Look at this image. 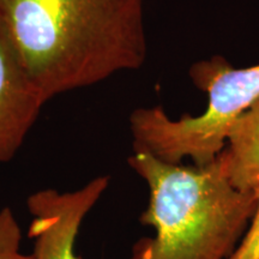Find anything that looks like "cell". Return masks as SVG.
I'll list each match as a JSON object with an SVG mask.
<instances>
[{"label": "cell", "instance_id": "1", "mask_svg": "<svg viewBox=\"0 0 259 259\" xmlns=\"http://www.w3.org/2000/svg\"><path fill=\"white\" fill-rule=\"evenodd\" d=\"M0 16L47 101L147 61L144 0H0Z\"/></svg>", "mask_w": 259, "mask_h": 259}, {"label": "cell", "instance_id": "2", "mask_svg": "<svg viewBox=\"0 0 259 259\" xmlns=\"http://www.w3.org/2000/svg\"><path fill=\"white\" fill-rule=\"evenodd\" d=\"M128 166L145 180L149 204L141 223L155 229L128 259H228L255 211L258 190L233 185L222 154L205 166L169 163L134 150Z\"/></svg>", "mask_w": 259, "mask_h": 259}, {"label": "cell", "instance_id": "3", "mask_svg": "<svg viewBox=\"0 0 259 259\" xmlns=\"http://www.w3.org/2000/svg\"><path fill=\"white\" fill-rule=\"evenodd\" d=\"M190 78L208 94L205 111L173 120L161 106L136 109L130 115L134 150L169 163L189 158L205 166L225 149L234 122L259 100V64L235 69L216 56L193 64Z\"/></svg>", "mask_w": 259, "mask_h": 259}, {"label": "cell", "instance_id": "4", "mask_svg": "<svg viewBox=\"0 0 259 259\" xmlns=\"http://www.w3.org/2000/svg\"><path fill=\"white\" fill-rule=\"evenodd\" d=\"M108 185L109 177L101 176L78 190L44 189L31 193L27 208L32 218V259H80L76 254L80 226Z\"/></svg>", "mask_w": 259, "mask_h": 259}, {"label": "cell", "instance_id": "5", "mask_svg": "<svg viewBox=\"0 0 259 259\" xmlns=\"http://www.w3.org/2000/svg\"><path fill=\"white\" fill-rule=\"evenodd\" d=\"M46 102L0 16V163L17 155Z\"/></svg>", "mask_w": 259, "mask_h": 259}, {"label": "cell", "instance_id": "6", "mask_svg": "<svg viewBox=\"0 0 259 259\" xmlns=\"http://www.w3.org/2000/svg\"><path fill=\"white\" fill-rule=\"evenodd\" d=\"M221 154L236 189H259V100L234 122Z\"/></svg>", "mask_w": 259, "mask_h": 259}, {"label": "cell", "instance_id": "7", "mask_svg": "<svg viewBox=\"0 0 259 259\" xmlns=\"http://www.w3.org/2000/svg\"><path fill=\"white\" fill-rule=\"evenodd\" d=\"M22 229L11 208L0 210V259H32L22 251Z\"/></svg>", "mask_w": 259, "mask_h": 259}, {"label": "cell", "instance_id": "8", "mask_svg": "<svg viewBox=\"0 0 259 259\" xmlns=\"http://www.w3.org/2000/svg\"><path fill=\"white\" fill-rule=\"evenodd\" d=\"M228 259H259V190L255 211L236 250Z\"/></svg>", "mask_w": 259, "mask_h": 259}]
</instances>
